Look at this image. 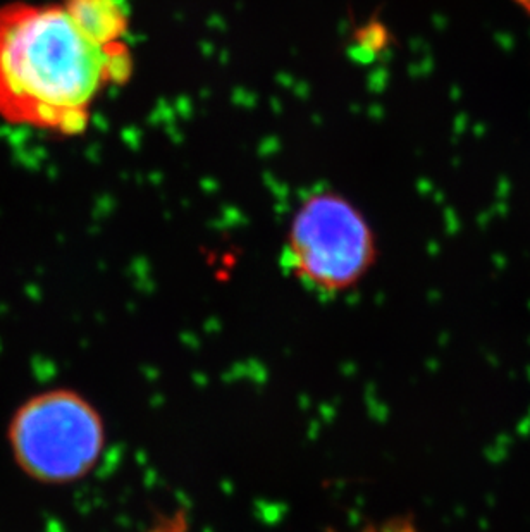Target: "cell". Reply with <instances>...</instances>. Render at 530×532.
<instances>
[{"instance_id":"5b68a950","label":"cell","mask_w":530,"mask_h":532,"mask_svg":"<svg viewBox=\"0 0 530 532\" xmlns=\"http://www.w3.org/2000/svg\"><path fill=\"white\" fill-rule=\"evenodd\" d=\"M515 2H517L518 6H520L522 9H524L525 13H527L530 16V0H515Z\"/></svg>"},{"instance_id":"3957f363","label":"cell","mask_w":530,"mask_h":532,"mask_svg":"<svg viewBox=\"0 0 530 532\" xmlns=\"http://www.w3.org/2000/svg\"><path fill=\"white\" fill-rule=\"evenodd\" d=\"M286 248L295 276L327 295L356 286L377 258L370 224L336 192L314 193L300 205Z\"/></svg>"},{"instance_id":"7a4b0ae2","label":"cell","mask_w":530,"mask_h":532,"mask_svg":"<svg viewBox=\"0 0 530 532\" xmlns=\"http://www.w3.org/2000/svg\"><path fill=\"white\" fill-rule=\"evenodd\" d=\"M9 444L26 475L45 484H67L88 475L105 447L99 410L71 389L26 400L9 426Z\"/></svg>"},{"instance_id":"277c9868","label":"cell","mask_w":530,"mask_h":532,"mask_svg":"<svg viewBox=\"0 0 530 532\" xmlns=\"http://www.w3.org/2000/svg\"><path fill=\"white\" fill-rule=\"evenodd\" d=\"M64 9L88 38L104 47L114 45L127 29L121 0H66Z\"/></svg>"},{"instance_id":"6da1fadb","label":"cell","mask_w":530,"mask_h":532,"mask_svg":"<svg viewBox=\"0 0 530 532\" xmlns=\"http://www.w3.org/2000/svg\"><path fill=\"white\" fill-rule=\"evenodd\" d=\"M127 52L81 31L64 6L0 9V115L16 125L81 133L111 80H126Z\"/></svg>"}]
</instances>
